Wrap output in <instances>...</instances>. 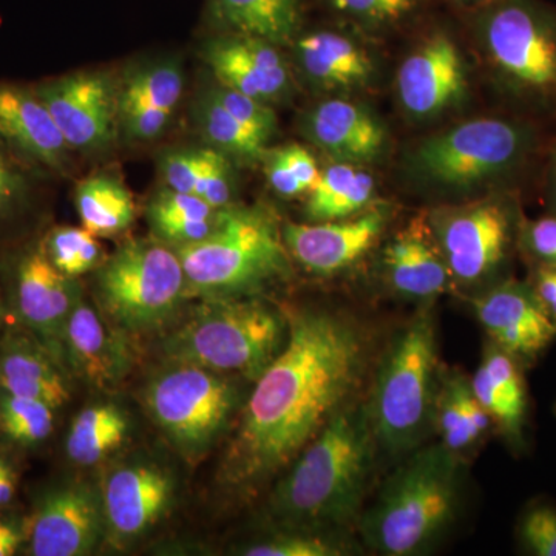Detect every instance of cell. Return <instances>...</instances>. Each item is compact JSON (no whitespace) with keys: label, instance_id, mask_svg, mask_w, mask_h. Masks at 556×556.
Returning a JSON list of instances; mask_svg holds the SVG:
<instances>
[{"label":"cell","instance_id":"1","mask_svg":"<svg viewBox=\"0 0 556 556\" xmlns=\"http://www.w3.org/2000/svg\"><path fill=\"white\" fill-rule=\"evenodd\" d=\"M288 342L255 380L219 468L232 492L276 479L356 393L368 339L354 318L332 311L288 316Z\"/></svg>","mask_w":556,"mask_h":556},{"label":"cell","instance_id":"2","mask_svg":"<svg viewBox=\"0 0 556 556\" xmlns=\"http://www.w3.org/2000/svg\"><path fill=\"white\" fill-rule=\"evenodd\" d=\"M376 439L368 409L346 405L278 479L270 515L285 530L327 532L357 518Z\"/></svg>","mask_w":556,"mask_h":556},{"label":"cell","instance_id":"3","mask_svg":"<svg viewBox=\"0 0 556 556\" xmlns=\"http://www.w3.org/2000/svg\"><path fill=\"white\" fill-rule=\"evenodd\" d=\"M459 482V455L442 442L417 450L362 518L365 543L386 556L422 554L455 519Z\"/></svg>","mask_w":556,"mask_h":556},{"label":"cell","instance_id":"4","mask_svg":"<svg viewBox=\"0 0 556 556\" xmlns=\"http://www.w3.org/2000/svg\"><path fill=\"white\" fill-rule=\"evenodd\" d=\"M200 300L164 339V356L255 382L287 345L288 316L255 295Z\"/></svg>","mask_w":556,"mask_h":556},{"label":"cell","instance_id":"5","mask_svg":"<svg viewBox=\"0 0 556 556\" xmlns=\"http://www.w3.org/2000/svg\"><path fill=\"white\" fill-rule=\"evenodd\" d=\"M175 251L185 269L188 298L193 299L254 295L289 273L283 230L260 207L219 208L206 239Z\"/></svg>","mask_w":556,"mask_h":556},{"label":"cell","instance_id":"6","mask_svg":"<svg viewBox=\"0 0 556 556\" xmlns=\"http://www.w3.org/2000/svg\"><path fill=\"white\" fill-rule=\"evenodd\" d=\"M437 368L433 316L419 313L388 348L368 409L376 444L391 455L412 452L426 437L434 417Z\"/></svg>","mask_w":556,"mask_h":556},{"label":"cell","instance_id":"7","mask_svg":"<svg viewBox=\"0 0 556 556\" xmlns=\"http://www.w3.org/2000/svg\"><path fill=\"white\" fill-rule=\"evenodd\" d=\"M94 273L98 308L130 336L166 327L189 299L181 260L160 239L126 241Z\"/></svg>","mask_w":556,"mask_h":556},{"label":"cell","instance_id":"8","mask_svg":"<svg viewBox=\"0 0 556 556\" xmlns=\"http://www.w3.org/2000/svg\"><path fill=\"white\" fill-rule=\"evenodd\" d=\"M141 401L175 452L197 466L229 430L240 396L229 376L170 362L146 383Z\"/></svg>","mask_w":556,"mask_h":556},{"label":"cell","instance_id":"9","mask_svg":"<svg viewBox=\"0 0 556 556\" xmlns=\"http://www.w3.org/2000/svg\"><path fill=\"white\" fill-rule=\"evenodd\" d=\"M493 65L536 97L556 94V13L535 0H495L479 21Z\"/></svg>","mask_w":556,"mask_h":556},{"label":"cell","instance_id":"10","mask_svg":"<svg viewBox=\"0 0 556 556\" xmlns=\"http://www.w3.org/2000/svg\"><path fill=\"white\" fill-rule=\"evenodd\" d=\"M529 137L517 124L473 119L427 139L415 153L416 169L442 186L468 188L517 166Z\"/></svg>","mask_w":556,"mask_h":556},{"label":"cell","instance_id":"11","mask_svg":"<svg viewBox=\"0 0 556 556\" xmlns=\"http://www.w3.org/2000/svg\"><path fill=\"white\" fill-rule=\"evenodd\" d=\"M3 280V294H0L5 313L49 348L62 365L65 325L84 295L78 278L62 274L50 262L42 240H38L17 249L7 260Z\"/></svg>","mask_w":556,"mask_h":556},{"label":"cell","instance_id":"12","mask_svg":"<svg viewBox=\"0 0 556 556\" xmlns=\"http://www.w3.org/2000/svg\"><path fill=\"white\" fill-rule=\"evenodd\" d=\"M105 541L101 486L64 481L39 493L27 515L25 554L31 556L89 555Z\"/></svg>","mask_w":556,"mask_h":556},{"label":"cell","instance_id":"13","mask_svg":"<svg viewBox=\"0 0 556 556\" xmlns=\"http://www.w3.org/2000/svg\"><path fill=\"white\" fill-rule=\"evenodd\" d=\"M452 278L471 285L497 268L511 237L510 214L496 201L442 208L430 218Z\"/></svg>","mask_w":556,"mask_h":556},{"label":"cell","instance_id":"14","mask_svg":"<svg viewBox=\"0 0 556 556\" xmlns=\"http://www.w3.org/2000/svg\"><path fill=\"white\" fill-rule=\"evenodd\" d=\"M174 475L155 460L134 459L109 471L101 485L105 541L123 548L144 536L174 503Z\"/></svg>","mask_w":556,"mask_h":556},{"label":"cell","instance_id":"15","mask_svg":"<svg viewBox=\"0 0 556 556\" xmlns=\"http://www.w3.org/2000/svg\"><path fill=\"white\" fill-rule=\"evenodd\" d=\"M70 149L108 146L118 127V87L105 73L79 72L35 89Z\"/></svg>","mask_w":556,"mask_h":556},{"label":"cell","instance_id":"16","mask_svg":"<svg viewBox=\"0 0 556 556\" xmlns=\"http://www.w3.org/2000/svg\"><path fill=\"white\" fill-rule=\"evenodd\" d=\"M130 334L110 324L100 308L79 300L65 325L62 367L100 390H112L130 375L135 351Z\"/></svg>","mask_w":556,"mask_h":556},{"label":"cell","instance_id":"17","mask_svg":"<svg viewBox=\"0 0 556 556\" xmlns=\"http://www.w3.org/2000/svg\"><path fill=\"white\" fill-rule=\"evenodd\" d=\"M383 226L386 214L369 211L361 217L311 225L288 223L281 230L289 254L300 266L317 276H332L364 257L379 240Z\"/></svg>","mask_w":556,"mask_h":556},{"label":"cell","instance_id":"18","mask_svg":"<svg viewBox=\"0 0 556 556\" xmlns=\"http://www.w3.org/2000/svg\"><path fill=\"white\" fill-rule=\"evenodd\" d=\"M466 90L463 56L447 35L428 39L399 70V98L417 118H430L459 104Z\"/></svg>","mask_w":556,"mask_h":556},{"label":"cell","instance_id":"19","mask_svg":"<svg viewBox=\"0 0 556 556\" xmlns=\"http://www.w3.org/2000/svg\"><path fill=\"white\" fill-rule=\"evenodd\" d=\"M473 308L493 343L511 357H535L555 338V318L525 285H501L475 300Z\"/></svg>","mask_w":556,"mask_h":556},{"label":"cell","instance_id":"20","mask_svg":"<svg viewBox=\"0 0 556 556\" xmlns=\"http://www.w3.org/2000/svg\"><path fill=\"white\" fill-rule=\"evenodd\" d=\"M204 60L219 86L255 100L273 101L288 90L287 62L266 40L228 33L207 43Z\"/></svg>","mask_w":556,"mask_h":556},{"label":"cell","instance_id":"21","mask_svg":"<svg viewBox=\"0 0 556 556\" xmlns=\"http://www.w3.org/2000/svg\"><path fill=\"white\" fill-rule=\"evenodd\" d=\"M0 141L47 169L67 166L70 146L35 90L0 83Z\"/></svg>","mask_w":556,"mask_h":556},{"label":"cell","instance_id":"22","mask_svg":"<svg viewBox=\"0 0 556 556\" xmlns=\"http://www.w3.org/2000/svg\"><path fill=\"white\" fill-rule=\"evenodd\" d=\"M387 278L397 294L412 300H434L444 294L452 274L431 229L430 219L417 217L399 230L383 252Z\"/></svg>","mask_w":556,"mask_h":556},{"label":"cell","instance_id":"23","mask_svg":"<svg viewBox=\"0 0 556 556\" xmlns=\"http://www.w3.org/2000/svg\"><path fill=\"white\" fill-rule=\"evenodd\" d=\"M185 90L175 62H159L131 73L118 87V126L135 141H152L166 130Z\"/></svg>","mask_w":556,"mask_h":556},{"label":"cell","instance_id":"24","mask_svg":"<svg viewBox=\"0 0 556 556\" xmlns=\"http://www.w3.org/2000/svg\"><path fill=\"white\" fill-rule=\"evenodd\" d=\"M0 390L39 399L54 409L72 396L68 372L27 329H3L0 334Z\"/></svg>","mask_w":556,"mask_h":556},{"label":"cell","instance_id":"25","mask_svg":"<svg viewBox=\"0 0 556 556\" xmlns=\"http://www.w3.org/2000/svg\"><path fill=\"white\" fill-rule=\"evenodd\" d=\"M306 137L342 163L375 160L386 144V129L368 110L345 100L320 102L303 119Z\"/></svg>","mask_w":556,"mask_h":556},{"label":"cell","instance_id":"26","mask_svg":"<svg viewBox=\"0 0 556 556\" xmlns=\"http://www.w3.org/2000/svg\"><path fill=\"white\" fill-rule=\"evenodd\" d=\"M298 60L305 75L327 89H354L372 78L371 60L345 36L317 31L299 39Z\"/></svg>","mask_w":556,"mask_h":556},{"label":"cell","instance_id":"27","mask_svg":"<svg viewBox=\"0 0 556 556\" xmlns=\"http://www.w3.org/2000/svg\"><path fill=\"white\" fill-rule=\"evenodd\" d=\"M207 13L222 30L281 46L298 35L302 0H208Z\"/></svg>","mask_w":556,"mask_h":556},{"label":"cell","instance_id":"28","mask_svg":"<svg viewBox=\"0 0 556 556\" xmlns=\"http://www.w3.org/2000/svg\"><path fill=\"white\" fill-rule=\"evenodd\" d=\"M129 431V416L118 405H90L73 419L65 438V455L76 466H97L126 442Z\"/></svg>","mask_w":556,"mask_h":556},{"label":"cell","instance_id":"29","mask_svg":"<svg viewBox=\"0 0 556 556\" xmlns=\"http://www.w3.org/2000/svg\"><path fill=\"white\" fill-rule=\"evenodd\" d=\"M376 185L371 174L350 163L332 164L321 170L309 190L306 215L311 222H332L353 217L371 203Z\"/></svg>","mask_w":556,"mask_h":556},{"label":"cell","instance_id":"30","mask_svg":"<svg viewBox=\"0 0 556 556\" xmlns=\"http://www.w3.org/2000/svg\"><path fill=\"white\" fill-rule=\"evenodd\" d=\"M434 420L442 444L456 455L466 452L490 426L489 413L479 404L470 382L463 376H450L439 388L434 402Z\"/></svg>","mask_w":556,"mask_h":556},{"label":"cell","instance_id":"31","mask_svg":"<svg viewBox=\"0 0 556 556\" xmlns=\"http://www.w3.org/2000/svg\"><path fill=\"white\" fill-rule=\"evenodd\" d=\"M76 211L83 228L94 237H113L129 229L135 219L130 190L112 175H93L76 188Z\"/></svg>","mask_w":556,"mask_h":556},{"label":"cell","instance_id":"32","mask_svg":"<svg viewBox=\"0 0 556 556\" xmlns=\"http://www.w3.org/2000/svg\"><path fill=\"white\" fill-rule=\"evenodd\" d=\"M218 211L206 201L177 190H161L149 206V222L156 239L185 247L206 239L215 228Z\"/></svg>","mask_w":556,"mask_h":556},{"label":"cell","instance_id":"33","mask_svg":"<svg viewBox=\"0 0 556 556\" xmlns=\"http://www.w3.org/2000/svg\"><path fill=\"white\" fill-rule=\"evenodd\" d=\"M197 124L211 148L225 155L243 161H258L265 156L268 142L233 118L212 91L204 94L199 102Z\"/></svg>","mask_w":556,"mask_h":556},{"label":"cell","instance_id":"34","mask_svg":"<svg viewBox=\"0 0 556 556\" xmlns=\"http://www.w3.org/2000/svg\"><path fill=\"white\" fill-rule=\"evenodd\" d=\"M56 409L39 399L0 390V437L17 448H35L54 430Z\"/></svg>","mask_w":556,"mask_h":556},{"label":"cell","instance_id":"35","mask_svg":"<svg viewBox=\"0 0 556 556\" xmlns=\"http://www.w3.org/2000/svg\"><path fill=\"white\" fill-rule=\"evenodd\" d=\"M86 228L58 226L42 239L50 262L65 276L79 278L100 268L104 251L100 241Z\"/></svg>","mask_w":556,"mask_h":556},{"label":"cell","instance_id":"36","mask_svg":"<svg viewBox=\"0 0 556 556\" xmlns=\"http://www.w3.org/2000/svg\"><path fill=\"white\" fill-rule=\"evenodd\" d=\"M247 556H339L346 554L342 544L334 543L324 533L283 530L262 543L243 548Z\"/></svg>","mask_w":556,"mask_h":556},{"label":"cell","instance_id":"37","mask_svg":"<svg viewBox=\"0 0 556 556\" xmlns=\"http://www.w3.org/2000/svg\"><path fill=\"white\" fill-rule=\"evenodd\" d=\"M217 153L218 150L214 148L167 153L161 160V175L167 189L197 195L201 178L206 174Z\"/></svg>","mask_w":556,"mask_h":556},{"label":"cell","instance_id":"38","mask_svg":"<svg viewBox=\"0 0 556 556\" xmlns=\"http://www.w3.org/2000/svg\"><path fill=\"white\" fill-rule=\"evenodd\" d=\"M482 367L489 372L501 396L506 399L508 407L514 412V415L521 422H525L527 408L526 386L515 357H511L510 354H507L506 351L501 350V348L493 343L492 346L485 350Z\"/></svg>","mask_w":556,"mask_h":556},{"label":"cell","instance_id":"39","mask_svg":"<svg viewBox=\"0 0 556 556\" xmlns=\"http://www.w3.org/2000/svg\"><path fill=\"white\" fill-rule=\"evenodd\" d=\"M212 94L217 98L219 104L228 110L233 118L243 124L252 134L265 139L266 142L276 134V113L268 108L266 102L255 100V98L247 97L240 91L223 86L215 87Z\"/></svg>","mask_w":556,"mask_h":556},{"label":"cell","instance_id":"40","mask_svg":"<svg viewBox=\"0 0 556 556\" xmlns=\"http://www.w3.org/2000/svg\"><path fill=\"white\" fill-rule=\"evenodd\" d=\"M28 189L27 175L0 141V232L27 206Z\"/></svg>","mask_w":556,"mask_h":556},{"label":"cell","instance_id":"41","mask_svg":"<svg viewBox=\"0 0 556 556\" xmlns=\"http://www.w3.org/2000/svg\"><path fill=\"white\" fill-rule=\"evenodd\" d=\"M340 13L368 25L396 22L415 9L417 0H331Z\"/></svg>","mask_w":556,"mask_h":556},{"label":"cell","instance_id":"42","mask_svg":"<svg viewBox=\"0 0 556 556\" xmlns=\"http://www.w3.org/2000/svg\"><path fill=\"white\" fill-rule=\"evenodd\" d=\"M521 540L532 554L556 556V508L530 510L521 522Z\"/></svg>","mask_w":556,"mask_h":556},{"label":"cell","instance_id":"43","mask_svg":"<svg viewBox=\"0 0 556 556\" xmlns=\"http://www.w3.org/2000/svg\"><path fill=\"white\" fill-rule=\"evenodd\" d=\"M265 161V174L268 178L270 188L276 190L278 195L288 197H300L306 193V189L303 188L302 182L295 178L292 170L289 169L287 161L281 155L280 149L273 150V152L265 153L263 156Z\"/></svg>","mask_w":556,"mask_h":556},{"label":"cell","instance_id":"44","mask_svg":"<svg viewBox=\"0 0 556 556\" xmlns=\"http://www.w3.org/2000/svg\"><path fill=\"white\" fill-rule=\"evenodd\" d=\"M280 152L285 161H287L289 169L292 170V174L302 182L303 188L308 193L316 186L317 179L321 174V170L318 169L317 161L314 160L308 150L299 144L280 148Z\"/></svg>","mask_w":556,"mask_h":556},{"label":"cell","instance_id":"45","mask_svg":"<svg viewBox=\"0 0 556 556\" xmlns=\"http://www.w3.org/2000/svg\"><path fill=\"white\" fill-rule=\"evenodd\" d=\"M527 241L536 257L556 266V218H541L532 223Z\"/></svg>","mask_w":556,"mask_h":556},{"label":"cell","instance_id":"46","mask_svg":"<svg viewBox=\"0 0 556 556\" xmlns=\"http://www.w3.org/2000/svg\"><path fill=\"white\" fill-rule=\"evenodd\" d=\"M0 510V556H13L27 543V517H13Z\"/></svg>","mask_w":556,"mask_h":556},{"label":"cell","instance_id":"47","mask_svg":"<svg viewBox=\"0 0 556 556\" xmlns=\"http://www.w3.org/2000/svg\"><path fill=\"white\" fill-rule=\"evenodd\" d=\"M538 299L556 320V269H541L536 283Z\"/></svg>","mask_w":556,"mask_h":556},{"label":"cell","instance_id":"48","mask_svg":"<svg viewBox=\"0 0 556 556\" xmlns=\"http://www.w3.org/2000/svg\"><path fill=\"white\" fill-rule=\"evenodd\" d=\"M17 492V471L13 463L7 460L0 470V510H9Z\"/></svg>","mask_w":556,"mask_h":556},{"label":"cell","instance_id":"49","mask_svg":"<svg viewBox=\"0 0 556 556\" xmlns=\"http://www.w3.org/2000/svg\"><path fill=\"white\" fill-rule=\"evenodd\" d=\"M5 308H3L2 294H0V320H2V316H5ZM2 334V331H0Z\"/></svg>","mask_w":556,"mask_h":556},{"label":"cell","instance_id":"50","mask_svg":"<svg viewBox=\"0 0 556 556\" xmlns=\"http://www.w3.org/2000/svg\"><path fill=\"white\" fill-rule=\"evenodd\" d=\"M7 460H9V457L0 455V470L5 466Z\"/></svg>","mask_w":556,"mask_h":556},{"label":"cell","instance_id":"51","mask_svg":"<svg viewBox=\"0 0 556 556\" xmlns=\"http://www.w3.org/2000/svg\"><path fill=\"white\" fill-rule=\"evenodd\" d=\"M460 2H468V0H460Z\"/></svg>","mask_w":556,"mask_h":556}]
</instances>
